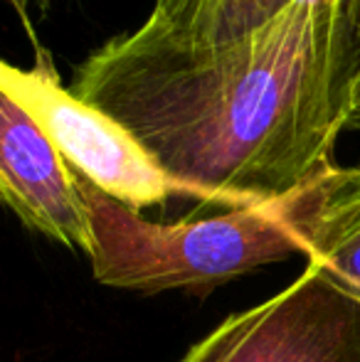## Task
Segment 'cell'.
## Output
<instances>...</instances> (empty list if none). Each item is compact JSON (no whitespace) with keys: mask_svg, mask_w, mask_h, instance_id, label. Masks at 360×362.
Here are the masks:
<instances>
[{"mask_svg":"<svg viewBox=\"0 0 360 362\" xmlns=\"http://www.w3.org/2000/svg\"><path fill=\"white\" fill-rule=\"evenodd\" d=\"M72 94L116 119L187 197L227 210L326 175L351 126L356 47L346 0H291L230 40L192 33L156 0L94 49Z\"/></svg>","mask_w":360,"mask_h":362,"instance_id":"cell-1","label":"cell"},{"mask_svg":"<svg viewBox=\"0 0 360 362\" xmlns=\"http://www.w3.org/2000/svg\"><path fill=\"white\" fill-rule=\"evenodd\" d=\"M89 207L91 274L111 288L144 296L182 288L205 296L247 272L303 254L301 205L306 187L281 200L225 215L151 222L134 207L79 177Z\"/></svg>","mask_w":360,"mask_h":362,"instance_id":"cell-2","label":"cell"},{"mask_svg":"<svg viewBox=\"0 0 360 362\" xmlns=\"http://www.w3.org/2000/svg\"><path fill=\"white\" fill-rule=\"evenodd\" d=\"M33 47L30 67L0 64V94L28 111L79 177L139 212L173 195L187 197L126 126L62 84L47 47Z\"/></svg>","mask_w":360,"mask_h":362,"instance_id":"cell-3","label":"cell"},{"mask_svg":"<svg viewBox=\"0 0 360 362\" xmlns=\"http://www.w3.org/2000/svg\"><path fill=\"white\" fill-rule=\"evenodd\" d=\"M180 362H360V298L306 267L281 293L222 320Z\"/></svg>","mask_w":360,"mask_h":362,"instance_id":"cell-4","label":"cell"},{"mask_svg":"<svg viewBox=\"0 0 360 362\" xmlns=\"http://www.w3.org/2000/svg\"><path fill=\"white\" fill-rule=\"evenodd\" d=\"M0 192L25 227L89 257L91 219L79 175L23 106L0 94Z\"/></svg>","mask_w":360,"mask_h":362,"instance_id":"cell-5","label":"cell"},{"mask_svg":"<svg viewBox=\"0 0 360 362\" xmlns=\"http://www.w3.org/2000/svg\"><path fill=\"white\" fill-rule=\"evenodd\" d=\"M301 239L308 267L360 298V168L333 165L306 187Z\"/></svg>","mask_w":360,"mask_h":362,"instance_id":"cell-6","label":"cell"},{"mask_svg":"<svg viewBox=\"0 0 360 362\" xmlns=\"http://www.w3.org/2000/svg\"><path fill=\"white\" fill-rule=\"evenodd\" d=\"M192 33L210 40H230L286 8L291 0H163Z\"/></svg>","mask_w":360,"mask_h":362,"instance_id":"cell-7","label":"cell"},{"mask_svg":"<svg viewBox=\"0 0 360 362\" xmlns=\"http://www.w3.org/2000/svg\"><path fill=\"white\" fill-rule=\"evenodd\" d=\"M348 23H351L353 47H356V91H353V116H356L360 114V0L348 8Z\"/></svg>","mask_w":360,"mask_h":362,"instance_id":"cell-8","label":"cell"},{"mask_svg":"<svg viewBox=\"0 0 360 362\" xmlns=\"http://www.w3.org/2000/svg\"><path fill=\"white\" fill-rule=\"evenodd\" d=\"M8 3L13 5V10L20 15V20H23V25H25V33H28L30 42H37V37H35V30H33V25H30L28 13H30V5H40V8H45V5H47V0H8Z\"/></svg>","mask_w":360,"mask_h":362,"instance_id":"cell-9","label":"cell"},{"mask_svg":"<svg viewBox=\"0 0 360 362\" xmlns=\"http://www.w3.org/2000/svg\"><path fill=\"white\" fill-rule=\"evenodd\" d=\"M351 126H360V114L353 116V121H351Z\"/></svg>","mask_w":360,"mask_h":362,"instance_id":"cell-10","label":"cell"},{"mask_svg":"<svg viewBox=\"0 0 360 362\" xmlns=\"http://www.w3.org/2000/svg\"><path fill=\"white\" fill-rule=\"evenodd\" d=\"M353 3H356V0H346V13H348V8H351Z\"/></svg>","mask_w":360,"mask_h":362,"instance_id":"cell-11","label":"cell"}]
</instances>
